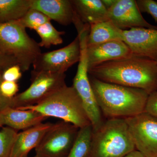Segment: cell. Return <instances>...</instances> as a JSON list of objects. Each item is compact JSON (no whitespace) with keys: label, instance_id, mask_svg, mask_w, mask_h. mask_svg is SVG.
I'll use <instances>...</instances> for the list:
<instances>
[{"label":"cell","instance_id":"obj_9","mask_svg":"<svg viewBox=\"0 0 157 157\" xmlns=\"http://www.w3.org/2000/svg\"><path fill=\"white\" fill-rule=\"evenodd\" d=\"M124 119L135 149L145 157H157V118L143 112Z\"/></svg>","mask_w":157,"mask_h":157},{"label":"cell","instance_id":"obj_8","mask_svg":"<svg viewBox=\"0 0 157 157\" xmlns=\"http://www.w3.org/2000/svg\"><path fill=\"white\" fill-rule=\"evenodd\" d=\"M79 129L75 125L64 121L55 124L35 148V156L67 157Z\"/></svg>","mask_w":157,"mask_h":157},{"label":"cell","instance_id":"obj_31","mask_svg":"<svg viewBox=\"0 0 157 157\" xmlns=\"http://www.w3.org/2000/svg\"><path fill=\"white\" fill-rule=\"evenodd\" d=\"M101 1L105 8L108 10L115 4L116 0H101Z\"/></svg>","mask_w":157,"mask_h":157},{"label":"cell","instance_id":"obj_27","mask_svg":"<svg viewBox=\"0 0 157 157\" xmlns=\"http://www.w3.org/2000/svg\"><path fill=\"white\" fill-rule=\"evenodd\" d=\"M144 112L157 118V91L149 95Z\"/></svg>","mask_w":157,"mask_h":157},{"label":"cell","instance_id":"obj_26","mask_svg":"<svg viewBox=\"0 0 157 157\" xmlns=\"http://www.w3.org/2000/svg\"><path fill=\"white\" fill-rule=\"evenodd\" d=\"M22 71L19 65H13L6 69L2 73L3 80L17 82L22 76Z\"/></svg>","mask_w":157,"mask_h":157},{"label":"cell","instance_id":"obj_17","mask_svg":"<svg viewBox=\"0 0 157 157\" xmlns=\"http://www.w3.org/2000/svg\"><path fill=\"white\" fill-rule=\"evenodd\" d=\"M74 10L84 24L91 25L109 20L101 0H71Z\"/></svg>","mask_w":157,"mask_h":157},{"label":"cell","instance_id":"obj_28","mask_svg":"<svg viewBox=\"0 0 157 157\" xmlns=\"http://www.w3.org/2000/svg\"><path fill=\"white\" fill-rule=\"evenodd\" d=\"M18 65L17 60L12 57L7 55L0 50V73L11 66Z\"/></svg>","mask_w":157,"mask_h":157},{"label":"cell","instance_id":"obj_20","mask_svg":"<svg viewBox=\"0 0 157 157\" xmlns=\"http://www.w3.org/2000/svg\"><path fill=\"white\" fill-rule=\"evenodd\" d=\"M93 133L91 124L80 128L75 143L67 157H90Z\"/></svg>","mask_w":157,"mask_h":157},{"label":"cell","instance_id":"obj_13","mask_svg":"<svg viewBox=\"0 0 157 157\" xmlns=\"http://www.w3.org/2000/svg\"><path fill=\"white\" fill-rule=\"evenodd\" d=\"M86 55L88 70L105 62L133 55L128 45L118 40L87 46Z\"/></svg>","mask_w":157,"mask_h":157},{"label":"cell","instance_id":"obj_34","mask_svg":"<svg viewBox=\"0 0 157 157\" xmlns=\"http://www.w3.org/2000/svg\"><path fill=\"white\" fill-rule=\"evenodd\" d=\"M156 62H157V60L156 61Z\"/></svg>","mask_w":157,"mask_h":157},{"label":"cell","instance_id":"obj_7","mask_svg":"<svg viewBox=\"0 0 157 157\" xmlns=\"http://www.w3.org/2000/svg\"><path fill=\"white\" fill-rule=\"evenodd\" d=\"M65 73L47 71L31 72V83L25 90L12 99V107L22 108L33 106L67 85Z\"/></svg>","mask_w":157,"mask_h":157},{"label":"cell","instance_id":"obj_5","mask_svg":"<svg viewBox=\"0 0 157 157\" xmlns=\"http://www.w3.org/2000/svg\"><path fill=\"white\" fill-rule=\"evenodd\" d=\"M0 50L15 59L22 72L28 71L42 53L39 43L17 20L0 24Z\"/></svg>","mask_w":157,"mask_h":157},{"label":"cell","instance_id":"obj_16","mask_svg":"<svg viewBox=\"0 0 157 157\" xmlns=\"http://www.w3.org/2000/svg\"><path fill=\"white\" fill-rule=\"evenodd\" d=\"M48 117L35 110L8 107L0 112V122L16 131L25 130L42 123Z\"/></svg>","mask_w":157,"mask_h":157},{"label":"cell","instance_id":"obj_32","mask_svg":"<svg viewBox=\"0 0 157 157\" xmlns=\"http://www.w3.org/2000/svg\"><path fill=\"white\" fill-rule=\"evenodd\" d=\"M2 125L1 124V122H0V128H2Z\"/></svg>","mask_w":157,"mask_h":157},{"label":"cell","instance_id":"obj_29","mask_svg":"<svg viewBox=\"0 0 157 157\" xmlns=\"http://www.w3.org/2000/svg\"><path fill=\"white\" fill-rule=\"evenodd\" d=\"M3 80L2 74L0 73V84ZM12 99L5 98L0 91V112L8 107H12Z\"/></svg>","mask_w":157,"mask_h":157},{"label":"cell","instance_id":"obj_10","mask_svg":"<svg viewBox=\"0 0 157 157\" xmlns=\"http://www.w3.org/2000/svg\"><path fill=\"white\" fill-rule=\"evenodd\" d=\"M80 42L78 36L63 48L41 53L33 63V70L65 73L72 66L79 61Z\"/></svg>","mask_w":157,"mask_h":157},{"label":"cell","instance_id":"obj_24","mask_svg":"<svg viewBox=\"0 0 157 157\" xmlns=\"http://www.w3.org/2000/svg\"><path fill=\"white\" fill-rule=\"evenodd\" d=\"M137 6L140 12L150 14L157 22V2L153 0H137Z\"/></svg>","mask_w":157,"mask_h":157},{"label":"cell","instance_id":"obj_30","mask_svg":"<svg viewBox=\"0 0 157 157\" xmlns=\"http://www.w3.org/2000/svg\"><path fill=\"white\" fill-rule=\"evenodd\" d=\"M123 157H145L141 153L136 149L130 152Z\"/></svg>","mask_w":157,"mask_h":157},{"label":"cell","instance_id":"obj_23","mask_svg":"<svg viewBox=\"0 0 157 157\" xmlns=\"http://www.w3.org/2000/svg\"><path fill=\"white\" fill-rule=\"evenodd\" d=\"M17 133L8 127H3L0 130V157H10Z\"/></svg>","mask_w":157,"mask_h":157},{"label":"cell","instance_id":"obj_33","mask_svg":"<svg viewBox=\"0 0 157 157\" xmlns=\"http://www.w3.org/2000/svg\"><path fill=\"white\" fill-rule=\"evenodd\" d=\"M36 157V156H34V157Z\"/></svg>","mask_w":157,"mask_h":157},{"label":"cell","instance_id":"obj_3","mask_svg":"<svg viewBox=\"0 0 157 157\" xmlns=\"http://www.w3.org/2000/svg\"><path fill=\"white\" fill-rule=\"evenodd\" d=\"M17 109L35 110L47 117L61 119L79 128L91 124L81 100L73 86H65L36 105Z\"/></svg>","mask_w":157,"mask_h":157},{"label":"cell","instance_id":"obj_14","mask_svg":"<svg viewBox=\"0 0 157 157\" xmlns=\"http://www.w3.org/2000/svg\"><path fill=\"white\" fill-rule=\"evenodd\" d=\"M54 124L42 123L17 133L10 157H28L29 152L37 147Z\"/></svg>","mask_w":157,"mask_h":157},{"label":"cell","instance_id":"obj_2","mask_svg":"<svg viewBox=\"0 0 157 157\" xmlns=\"http://www.w3.org/2000/svg\"><path fill=\"white\" fill-rule=\"evenodd\" d=\"M89 76L98 106L109 119L126 118L144 112L149 95L145 91Z\"/></svg>","mask_w":157,"mask_h":157},{"label":"cell","instance_id":"obj_1","mask_svg":"<svg viewBox=\"0 0 157 157\" xmlns=\"http://www.w3.org/2000/svg\"><path fill=\"white\" fill-rule=\"evenodd\" d=\"M88 73L104 82L140 89L149 95L157 91V62L143 57L132 55L105 62Z\"/></svg>","mask_w":157,"mask_h":157},{"label":"cell","instance_id":"obj_4","mask_svg":"<svg viewBox=\"0 0 157 157\" xmlns=\"http://www.w3.org/2000/svg\"><path fill=\"white\" fill-rule=\"evenodd\" d=\"M135 150L124 118L109 119L93 131L90 157H123Z\"/></svg>","mask_w":157,"mask_h":157},{"label":"cell","instance_id":"obj_21","mask_svg":"<svg viewBox=\"0 0 157 157\" xmlns=\"http://www.w3.org/2000/svg\"><path fill=\"white\" fill-rule=\"evenodd\" d=\"M35 31L41 38V41L39 43L40 47L49 48L52 45H60L63 43L62 36L65 32L57 30L51 21L37 28Z\"/></svg>","mask_w":157,"mask_h":157},{"label":"cell","instance_id":"obj_11","mask_svg":"<svg viewBox=\"0 0 157 157\" xmlns=\"http://www.w3.org/2000/svg\"><path fill=\"white\" fill-rule=\"evenodd\" d=\"M108 13L109 20L122 30L134 28L157 29L144 18L135 0H116Z\"/></svg>","mask_w":157,"mask_h":157},{"label":"cell","instance_id":"obj_22","mask_svg":"<svg viewBox=\"0 0 157 157\" xmlns=\"http://www.w3.org/2000/svg\"><path fill=\"white\" fill-rule=\"evenodd\" d=\"M17 21L25 28L35 30L40 26L51 21V20L41 11L31 9L22 18Z\"/></svg>","mask_w":157,"mask_h":157},{"label":"cell","instance_id":"obj_19","mask_svg":"<svg viewBox=\"0 0 157 157\" xmlns=\"http://www.w3.org/2000/svg\"><path fill=\"white\" fill-rule=\"evenodd\" d=\"M32 0H0V24L18 20L31 9Z\"/></svg>","mask_w":157,"mask_h":157},{"label":"cell","instance_id":"obj_6","mask_svg":"<svg viewBox=\"0 0 157 157\" xmlns=\"http://www.w3.org/2000/svg\"><path fill=\"white\" fill-rule=\"evenodd\" d=\"M89 31V28L84 27L77 32L80 42V56L72 86L81 100L93 131H95L101 126L104 121L93 92L89 76L86 49Z\"/></svg>","mask_w":157,"mask_h":157},{"label":"cell","instance_id":"obj_18","mask_svg":"<svg viewBox=\"0 0 157 157\" xmlns=\"http://www.w3.org/2000/svg\"><path fill=\"white\" fill-rule=\"evenodd\" d=\"M116 40L123 41V30L117 28L110 21L90 25L88 46Z\"/></svg>","mask_w":157,"mask_h":157},{"label":"cell","instance_id":"obj_25","mask_svg":"<svg viewBox=\"0 0 157 157\" xmlns=\"http://www.w3.org/2000/svg\"><path fill=\"white\" fill-rule=\"evenodd\" d=\"M18 85L16 82L3 80L0 84V91L5 98L12 99L18 92Z\"/></svg>","mask_w":157,"mask_h":157},{"label":"cell","instance_id":"obj_15","mask_svg":"<svg viewBox=\"0 0 157 157\" xmlns=\"http://www.w3.org/2000/svg\"><path fill=\"white\" fill-rule=\"evenodd\" d=\"M31 9L41 11L62 25L73 23L75 11L71 0H32Z\"/></svg>","mask_w":157,"mask_h":157},{"label":"cell","instance_id":"obj_12","mask_svg":"<svg viewBox=\"0 0 157 157\" xmlns=\"http://www.w3.org/2000/svg\"><path fill=\"white\" fill-rule=\"evenodd\" d=\"M123 41L133 55L157 60V29L134 28L123 30Z\"/></svg>","mask_w":157,"mask_h":157}]
</instances>
